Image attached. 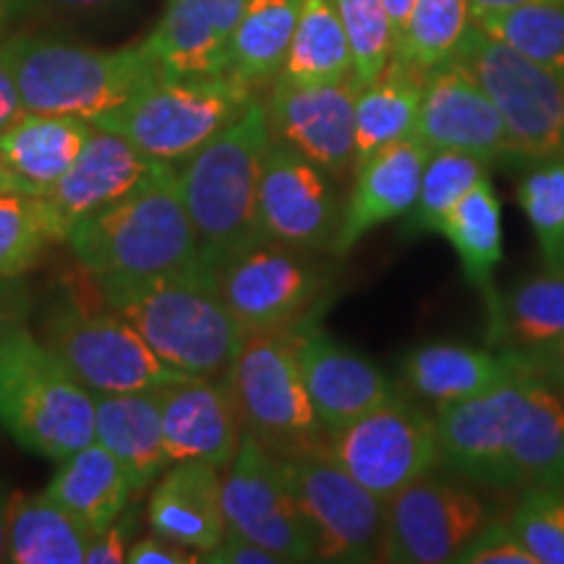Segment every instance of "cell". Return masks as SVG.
Masks as SVG:
<instances>
[{"label":"cell","mask_w":564,"mask_h":564,"mask_svg":"<svg viewBox=\"0 0 564 564\" xmlns=\"http://www.w3.org/2000/svg\"><path fill=\"white\" fill-rule=\"evenodd\" d=\"M322 455L384 502L442 463L436 421L398 398L345 426L324 429Z\"/></svg>","instance_id":"cell-10"},{"label":"cell","mask_w":564,"mask_h":564,"mask_svg":"<svg viewBox=\"0 0 564 564\" xmlns=\"http://www.w3.org/2000/svg\"><path fill=\"white\" fill-rule=\"evenodd\" d=\"M426 70L392 55L377 79L364 84L356 97V160H369L387 144L413 137L419 123Z\"/></svg>","instance_id":"cell-29"},{"label":"cell","mask_w":564,"mask_h":564,"mask_svg":"<svg viewBox=\"0 0 564 564\" xmlns=\"http://www.w3.org/2000/svg\"><path fill=\"white\" fill-rule=\"evenodd\" d=\"M356 76L327 84L278 79L264 102L272 139L329 175L350 171L356 160Z\"/></svg>","instance_id":"cell-16"},{"label":"cell","mask_w":564,"mask_h":564,"mask_svg":"<svg viewBox=\"0 0 564 564\" xmlns=\"http://www.w3.org/2000/svg\"><path fill=\"white\" fill-rule=\"evenodd\" d=\"M453 61L468 70L497 105L510 133L512 158H564V70L518 53L470 24Z\"/></svg>","instance_id":"cell-9"},{"label":"cell","mask_w":564,"mask_h":564,"mask_svg":"<svg viewBox=\"0 0 564 564\" xmlns=\"http://www.w3.org/2000/svg\"><path fill=\"white\" fill-rule=\"evenodd\" d=\"M295 348L308 398L324 429H337L398 398L390 377L361 352L343 348L312 324L295 327Z\"/></svg>","instance_id":"cell-19"},{"label":"cell","mask_w":564,"mask_h":564,"mask_svg":"<svg viewBox=\"0 0 564 564\" xmlns=\"http://www.w3.org/2000/svg\"><path fill=\"white\" fill-rule=\"evenodd\" d=\"M348 34L352 53V76L369 84L382 74L394 55V34L382 0H333Z\"/></svg>","instance_id":"cell-40"},{"label":"cell","mask_w":564,"mask_h":564,"mask_svg":"<svg viewBox=\"0 0 564 564\" xmlns=\"http://www.w3.org/2000/svg\"><path fill=\"white\" fill-rule=\"evenodd\" d=\"M223 512L228 531L264 546L280 562H316L312 533L295 502L285 465L246 432L223 478Z\"/></svg>","instance_id":"cell-13"},{"label":"cell","mask_w":564,"mask_h":564,"mask_svg":"<svg viewBox=\"0 0 564 564\" xmlns=\"http://www.w3.org/2000/svg\"><path fill=\"white\" fill-rule=\"evenodd\" d=\"M17 489L0 478V562H6V546H9V518H11V502Z\"/></svg>","instance_id":"cell-52"},{"label":"cell","mask_w":564,"mask_h":564,"mask_svg":"<svg viewBox=\"0 0 564 564\" xmlns=\"http://www.w3.org/2000/svg\"><path fill=\"white\" fill-rule=\"evenodd\" d=\"M26 112H51L97 121L121 108L162 70L144 45L97 51L51 34L17 32L3 40Z\"/></svg>","instance_id":"cell-4"},{"label":"cell","mask_w":564,"mask_h":564,"mask_svg":"<svg viewBox=\"0 0 564 564\" xmlns=\"http://www.w3.org/2000/svg\"><path fill=\"white\" fill-rule=\"evenodd\" d=\"M460 564H535L510 523H489L457 556Z\"/></svg>","instance_id":"cell-42"},{"label":"cell","mask_w":564,"mask_h":564,"mask_svg":"<svg viewBox=\"0 0 564 564\" xmlns=\"http://www.w3.org/2000/svg\"><path fill=\"white\" fill-rule=\"evenodd\" d=\"M126 562L131 564H196L202 562L199 552L175 544V541L162 539V535L152 533L144 539H137L129 546Z\"/></svg>","instance_id":"cell-45"},{"label":"cell","mask_w":564,"mask_h":564,"mask_svg":"<svg viewBox=\"0 0 564 564\" xmlns=\"http://www.w3.org/2000/svg\"><path fill=\"white\" fill-rule=\"evenodd\" d=\"M316 562H382L387 502L327 455L282 460Z\"/></svg>","instance_id":"cell-12"},{"label":"cell","mask_w":564,"mask_h":564,"mask_svg":"<svg viewBox=\"0 0 564 564\" xmlns=\"http://www.w3.org/2000/svg\"><path fill=\"white\" fill-rule=\"evenodd\" d=\"M97 288L173 371L194 379H223L230 371L246 335L223 301L212 267L194 264Z\"/></svg>","instance_id":"cell-1"},{"label":"cell","mask_w":564,"mask_h":564,"mask_svg":"<svg viewBox=\"0 0 564 564\" xmlns=\"http://www.w3.org/2000/svg\"><path fill=\"white\" fill-rule=\"evenodd\" d=\"M518 204L525 212L549 270L564 267V158L535 162L520 181Z\"/></svg>","instance_id":"cell-39"},{"label":"cell","mask_w":564,"mask_h":564,"mask_svg":"<svg viewBox=\"0 0 564 564\" xmlns=\"http://www.w3.org/2000/svg\"><path fill=\"white\" fill-rule=\"evenodd\" d=\"M34 295L24 278L0 280V340L30 322Z\"/></svg>","instance_id":"cell-44"},{"label":"cell","mask_w":564,"mask_h":564,"mask_svg":"<svg viewBox=\"0 0 564 564\" xmlns=\"http://www.w3.org/2000/svg\"><path fill=\"white\" fill-rule=\"evenodd\" d=\"M47 11L45 0H0V42Z\"/></svg>","instance_id":"cell-48"},{"label":"cell","mask_w":564,"mask_h":564,"mask_svg":"<svg viewBox=\"0 0 564 564\" xmlns=\"http://www.w3.org/2000/svg\"><path fill=\"white\" fill-rule=\"evenodd\" d=\"M429 154L432 150L423 141L408 137L382 147L361 165H356V186L343 209L340 230H337L329 253L345 257L356 249L366 232L394 220V217L408 215L419 199Z\"/></svg>","instance_id":"cell-22"},{"label":"cell","mask_w":564,"mask_h":564,"mask_svg":"<svg viewBox=\"0 0 564 564\" xmlns=\"http://www.w3.org/2000/svg\"><path fill=\"white\" fill-rule=\"evenodd\" d=\"M47 9H55L61 13H70L79 19H102L110 13H118L129 6V0H45Z\"/></svg>","instance_id":"cell-49"},{"label":"cell","mask_w":564,"mask_h":564,"mask_svg":"<svg viewBox=\"0 0 564 564\" xmlns=\"http://www.w3.org/2000/svg\"><path fill=\"white\" fill-rule=\"evenodd\" d=\"M202 562L209 564H282L272 552H267L264 546L253 544L251 539H246L241 533L225 531L223 541L215 549H209L202 556Z\"/></svg>","instance_id":"cell-46"},{"label":"cell","mask_w":564,"mask_h":564,"mask_svg":"<svg viewBox=\"0 0 564 564\" xmlns=\"http://www.w3.org/2000/svg\"><path fill=\"white\" fill-rule=\"evenodd\" d=\"M413 137L432 152H470L489 162L512 158L510 133L497 105L453 58L426 74Z\"/></svg>","instance_id":"cell-18"},{"label":"cell","mask_w":564,"mask_h":564,"mask_svg":"<svg viewBox=\"0 0 564 564\" xmlns=\"http://www.w3.org/2000/svg\"><path fill=\"white\" fill-rule=\"evenodd\" d=\"M225 382L241 429L267 453L280 460L322 455L324 423L303 384L295 327L246 335Z\"/></svg>","instance_id":"cell-7"},{"label":"cell","mask_w":564,"mask_h":564,"mask_svg":"<svg viewBox=\"0 0 564 564\" xmlns=\"http://www.w3.org/2000/svg\"><path fill=\"white\" fill-rule=\"evenodd\" d=\"M525 379L481 398L440 408L434 421L444 465L478 484L510 486V460L525 398Z\"/></svg>","instance_id":"cell-17"},{"label":"cell","mask_w":564,"mask_h":564,"mask_svg":"<svg viewBox=\"0 0 564 564\" xmlns=\"http://www.w3.org/2000/svg\"><path fill=\"white\" fill-rule=\"evenodd\" d=\"M491 337L525 356L564 340V267L533 274L502 295Z\"/></svg>","instance_id":"cell-33"},{"label":"cell","mask_w":564,"mask_h":564,"mask_svg":"<svg viewBox=\"0 0 564 564\" xmlns=\"http://www.w3.org/2000/svg\"><path fill=\"white\" fill-rule=\"evenodd\" d=\"M253 102L257 91L228 74L186 79L160 76L121 108L91 123L121 133L147 158L175 165L238 121Z\"/></svg>","instance_id":"cell-8"},{"label":"cell","mask_w":564,"mask_h":564,"mask_svg":"<svg viewBox=\"0 0 564 564\" xmlns=\"http://www.w3.org/2000/svg\"><path fill=\"white\" fill-rule=\"evenodd\" d=\"M24 116H26L24 100H21L17 79H13L9 61H6L3 42H0V133L11 129V126Z\"/></svg>","instance_id":"cell-47"},{"label":"cell","mask_w":564,"mask_h":564,"mask_svg":"<svg viewBox=\"0 0 564 564\" xmlns=\"http://www.w3.org/2000/svg\"><path fill=\"white\" fill-rule=\"evenodd\" d=\"M474 21L528 58L564 70V0H539Z\"/></svg>","instance_id":"cell-38"},{"label":"cell","mask_w":564,"mask_h":564,"mask_svg":"<svg viewBox=\"0 0 564 564\" xmlns=\"http://www.w3.org/2000/svg\"><path fill=\"white\" fill-rule=\"evenodd\" d=\"M40 340L91 394L150 392L183 382L154 356L137 329L95 293L63 291L47 303L40 319Z\"/></svg>","instance_id":"cell-6"},{"label":"cell","mask_w":564,"mask_h":564,"mask_svg":"<svg viewBox=\"0 0 564 564\" xmlns=\"http://www.w3.org/2000/svg\"><path fill=\"white\" fill-rule=\"evenodd\" d=\"M0 188H17V192H24V186L17 181V175H13L9 167L3 165V160H0Z\"/></svg>","instance_id":"cell-54"},{"label":"cell","mask_w":564,"mask_h":564,"mask_svg":"<svg viewBox=\"0 0 564 564\" xmlns=\"http://www.w3.org/2000/svg\"><path fill=\"white\" fill-rule=\"evenodd\" d=\"M531 373L535 369L525 352L512 348L491 352L455 343L421 345L403 361L405 382L440 408L481 398Z\"/></svg>","instance_id":"cell-25"},{"label":"cell","mask_w":564,"mask_h":564,"mask_svg":"<svg viewBox=\"0 0 564 564\" xmlns=\"http://www.w3.org/2000/svg\"><path fill=\"white\" fill-rule=\"evenodd\" d=\"M147 520L152 533L202 556L207 554L228 531L220 468L204 460H175L167 465L147 499Z\"/></svg>","instance_id":"cell-24"},{"label":"cell","mask_w":564,"mask_h":564,"mask_svg":"<svg viewBox=\"0 0 564 564\" xmlns=\"http://www.w3.org/2000/svg\"><path fill=\"white\" fill-rule=\"evenodd\" d=\"M270 147L267 108L257 100L178 167L183 204L192 217L199 259L212 270L259 241V183Z\"/></svg>","instance_id":"cell-3"},{"label":"cell","mask_w":564,"mask_h":564,"mask_svg":"<svg viewBox=\"0 0 564 564\" xmlns=\"http://www.w3.org/2000/svg\"><path fill=\"white\" fill-rule=\"evenodd\" d=\"M45 497H51L84 531L95 535L131 505L133 489L118 457L95 440L74 455L63 457L51 484L45 486Z\"/></svg>","instance_id":"cell-28"},{"label":"cell","mask_w":564,"mask_h":564,"mask_svg":"<svg viewBox=\"0 0 564 564\" xmlns=\"http://www.w3.org/2000/svg\"><path fill=\"white\" fill-rule=\"evenodd\" d=\"M133 533H137V512L129 505L105 531L91 535L84 564H123L133 544Z\"/></svg>","instance_id":"cell-43"},{"label":"cell","mask_w":564,"mask_h":564,"mask_svg":"<svg viewBox=\"0 0 564 564\" xmlns=\"http://www.w3.org/2000/svg\"><path fill=\"white\" fill-rule=\"evenodd\" d=\"M512 531L523 541L535 564H564V494L531 489L512 514Z\"/></svg>","instance_id":"cell-41"},{"label":"cell","mask_w":564,"mask_h":564,"mask_svg":"<svg viewBox=\"0 0 564 564\" xmlns=\"http://www.w3.org/2000/svg\"><path fill=\"white\" fill-rule=\"evenodd\" d=\"M301 0H249L228 47L225 74L251 91L280 79L299 21Z\"/></svg>","instance_id":"cell-30"},{"label":"cell","mask_w":564,"mask_h":564,"mask_svg":"<svg viewBox=\"0 0 564 564\" xmlns=\"http://www.w3.org/2000/svg\"><path fill=\"white\" fill-rule=\"evenodd\" d=\"M91 535L45 491L13 494L9 518L11 564H84Z\"/></svg>","instance_id":"cell-32"},{"label":"cell","mask_w":564,"mask_h":564,"mask_svg":"<svg viewBox=\"0 0 564 564\" xmlns=\"http://www.w3.org/2000/svg\"><path fill=\"white\" fill-rule=\"evenodd\" d=\"M486 525L489 510L474 491L423 476L387 499L382 562H457Z\"/></svg>","instance_id":"cell-14"},{"label":"cell","mask_w":564,"mask_h":564,"mask_svg":"<svg viewBox=\"0 0 564 564\" xmlns=\"http://www.w3.org/2000/svg\"><path fill=\"white\" fill-rule=\"evenodd\" d=\"M162 432L171 460H204L230 468L241 447V419L228 382L183 379L160 390Z\"/></svg>","instance_id":"cell-20"},{"label":"cell","mask_w":564,"mask_h":564,"mask_svg":"<svg viewBox=\"0 0 564 564\" xmlns=\"http://www.w3.org/2000/svg\"><path fill=\"white\" fill-rule=\"evenodd\" d=\"M215 272L223 301L243 335L299 327L329 285L312 251L272 241L251 243Z\"/></svg>","instance_id":"cell-11"},{"label":"cell","mask_w":564,"mask_h":564,"mask_svg":"<svg viewBox=\"0 0 564 564\" xmlns=\"http://www.w3.org/2000/svg\"><path fill=\"white\" fill-rule=\"evenodd\" d=\"M528 3H539V0H470V11H474V19H481L489 13H502Z\"/></svg>","instance_id":"cell-53"},{"label":"cell","mask_w":564,"mask_h":564,"mask_svg":"<svg viewBox=\"0 0 564 564\" xmlns=\"http://www.w3.org/2000/svg\"><path fill=\"white\" fill-rule=\"evenodd\" d=\"M442 236L453 243L463 262L465 278L481 293L491 324L497 322L502 295L494 288V272L502 262V207L491 178L478 183L449 212Z\"/></svg>","instance_id":"cell-31"},{"label":"cell","mask_w":564,"mask_h":564,"mask_svg":"<svg viewBox=\"0 0 564 564\" xmlns=\"http://www.w3.org/2000/svg\"><path fill=\"white\" fill-rule=\"evenodd\" d=\"M0 429L55 463L95 442V394L26 324L0 340Z\"/></svg>","instance_id":"cell-5"},{"label":"cell","mask_w":564,"mask_h":564,"mask_svg":"<svg viewBox=\"0 0 564 564\" xmlns=\"http://www.w3.org/2000/svg\"><path fill=\"white\" fill-rule=\"evenodd\" d=\"M95 440L123 465L133 497L150 489L173 463L162 432L160 390L95 394Z\"/></svg>","instance_id":"cell-26"},{"label":"cell","mask_w":564,"mask_h":564,"mask_svg":"<svg viewBox=\"0 0 564 564\" xmlns=\"http://www.w3.org/2000/svg\"><path fill=\"white\" fill-rule=\"evenodd\" d=\"M491 162L470 152L436 150L429 154L419 188V199L408 212V236L421 232H442L465 194L489 178Z\"/></svg>","instance_id":"cell-36"},{"label":"cell","mask_w":564,"mask_h":564,"mask_svg":"<svg viewBox=\"0 0 564 564\" xmlns=\"http://www.w3.org/2000/svg\"><path fill=\"white\" fill-rule=\"evenodd\" d=\"M249 0H171L141 45L162 76H220L228 70V47Z\"/></svg>","instance_id":"cell-21"},{"label":"cell","mask_w":564,"mask_h":564,"mask_svg":"<svg viewBox=\"0 0 564 564\" xmlns=\"http://www.w3.org/2000/svg\"><path fill=\"white\" fill-rule=\"evenodd\" d=\"M84 118L26 112L0 133V160L30 194H51L91 137Z\"/></svg>","instance_id":"cell-27"},{"label":"cell","mask_w":564,"mask_h":564,"mask_svg":"<svg viewBox=\"0 0 564 564\" xmlns=\"http://www.w3.org/2000/svg\"><path fill=\"white\" fill-rule=\"evenodd\" d=\"M345 204L329 173L272 139L259 183V241L301 251H333Z\"/></svg>","instance_id":"cell-15"},{"label":"cell","mask_w":564,"mask_h":564,"mask_svg":"<svg viewBox=\"0 0 564 564\" xmlns=\"http://www.w3.org/2000/svg\"><path fill=\"white\" fill-rule=\"evenodd\" d=\"M382 3H384L387 17H390L392 34H394V45H398V40L403 37V32H405V26H408V19H411V13H413L415 3H419V0H382Z\"/></svg>","instance_id":"cell-51"},{"label":"cell","mask_w":564,"mask_h":564,"mask_svg":"<svg viewBox=\"0 0 564 564\" xmlns=\"http://www.w3.org/2000/svg\"><path fill=\"white\" fill-rule=\"evenodd\" d=\"M66 243L97 285L202 264L173 162H160L137 188L76 223Z\"/></svg>","instance_id":"cell-2"},{"label":"cell","mask_w":564,"mask_h":564,"mask_svg":"<svg viewBox=\"0 0 564 564\" xmlns=\"http://www.w3.org/2000/svg\"><path fill=\"white\" fill-rule=\"evenodd\" d=\"M531 358L535 373H539L544 382H549L554 387V390H560L564 394V340L554 343L552 348L541 350V352H533Z\"/></svg>","instance_id":"cell-50"},{"label":"cell","mask_w":564,"mask_h":564,"mask_svg":"<svg viewBox=\"0 0 564 564\" xmlns=\"http://www.w3.org/2000/svg\"><path fill=\"white\" fill-rule=\"evenodd\" d=\"M470 24V0H419L394 55L429 74L453 58Z\"/></svg>","instance_id":"cell-37"},{"label":"cell","mask_w":564,"mask_h":564,"mask_svg":"<svg viewBox=\"0 0 564 564\" xmlns=\"http://www.w3.org/2000/svg\"><path fill=\"white\" fill-rule=\"evenodd\" d=\"M352 76L348 34L333 0H301L299 21L280 79L293 84H327Z\"/></svg>","instance_id":"cell-34"},{"label":"cell","mask_w":564,"mask_h":564,"mask_svg":"<svg viewBox=\"0 0 564 564\" xmlns=\"http://www.w3.org/2000/svg\"><path fill=\"white\" fill-rule=\"evenodd\" d=\"M158 165V160L147 158L121 133L95 126L87 147L70 165V171L55 183L51 194H45L55 217L66 230V238L76 223L121 199Z\"/></svg>","instance_id":"cell-23"},{"label":"cell","mask_w":564,"mask_h":564,"mask_svg":"<svg viewBox=\"0 0 564 564\" xmlns=\"http://www.w3.org/2000/svg\"><path fill=\"white\" fill-rule=\"evenodd\" d=\"M53 243H66V230L47 196L0 188V280L24 278Z\"/></svg>","instance_id":"cell-35"}]
</instances>
